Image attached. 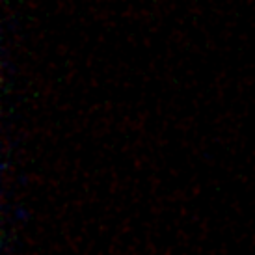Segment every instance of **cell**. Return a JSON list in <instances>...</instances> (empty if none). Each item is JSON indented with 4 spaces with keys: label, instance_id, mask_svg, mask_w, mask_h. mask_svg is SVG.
<instances>
[]
</instances>
